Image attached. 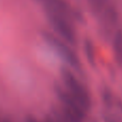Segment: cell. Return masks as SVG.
<instances>
[{
	"label": "cell",
	"instance_id": "277c9868",
	"mask_svg": "<svg viewBox=\"0 0 122 122\" xmlns=\"http://www.w3.org/2000/svg\"><path fill=\"white\" fill-rule=\"evenodd\" d=\"M46 15H47L49 24L54 28V30L57 32L58 36L64 42L69 43L71 45H75L76 36H75L73 27L70 24L69 19L61 16V15L56 14V13L49 12V11H46Z\"/></svg>",
	"mask_w": 122,
	"mask_h": 122
},
{
	"label": "cell",
	"instance_id": "8992f818",
	"mask_svg": "<svg viewBox=\"0 0 122 122\" xmlns=\"http://www.w3.org/2000/svg\"><path fill=\"white\" fill-rule=\"evenodd\" d=\"M115 54L119 62H122V34L119 33L115 39Z\"/></svg>",
	"mask_w": 122,
	"mask_h": 122
},
{
	"label": "cell",
	"instance_id": "ba28073f",
	"mask_svg": "<svg viewBox=\"0 0 122 122\" xmlns=\"http://www.w3.org/2000/svg\"><path fill=\"white\" fill-rule=\"evenodd\" d=\"M27 122H38V121H36V119H33V118H29V119L27 120Z\"/></svg>",
	"mask_w": 122,
	"mask_h": 122
},
{
	"label": "cell",
	"instance_id": "3957f363",
	"mask_svg": "<svg viewBox=\"0 0 122 122\" xmlns=\"http://www.w3.org/2000/svg\"><path fill=\"white\" fill-rule=\"evenodd\" d=\"M43 38L45 39L48 45L62 58L64 61H66L74 69H80V63L77 55L73 51V49L66 44V42L59 39L58 36H55L51 33H43Z\"/></svg>",
	"mask_w": 122,
	"mask_h": 122
},
{
	"label": "cell",
	"instance_id": "7a4b0ae2",
	"mask_svg": "<svg viewBox=\"0 0 122 122\" xmlns=\"http://www.w3.org/2000/svg\"><path fill=\"white\" fill-rule=\"evenodd\" d=\"M57 97L60 102V112L71 122H82L86 116V112L79 104L66 92L63 88L56 87Z\"/></svg>",
	"mask_w": 122,
	"mask_h": 122
},
{
	"label": "cell",
	"instance_id": "52a82bcc",
	"mask_svg": "<svg viewBox=\"0 0 122 122\" xmlns=\"http://www.w3.org/2000/svg\"><path fill=\"white\" fill-rule=\"evenodd\" d=\"M91 3L93 4V6L99 8V9H101L102 5H103V1L102 0H91Z\"/></svg>",
	"mask_w": 122,
	"mask_h": 122
},
{
	"label": "cell",
	"instance_id": "6da1fadb",
	"mask_svg": "<svg viewBox=\"0 0 122 122\" xmlns=\"http://www.w3.org/2000/svg\"><path fill=\"white\" fill-rule=\"evenodd\" d=\"M61 77L64 84V90L79 104V106L85 112H88L91 106V100L88 90L85 88V86L69 70L63 69L61 71Z\"/></svg>",
	"mask_w": 122,
	"mask_h": 122
},
{
	"label": "cell",
	"instance_id": "5b68a950",
	"mask_svg": "<svg viewBox=\"0 0 122 122\" xmlns=\"http://www.w3.org/2000/svg\"><path fill=\"white\" fill-rule=\"evenodd\" d=\"M40 1L45 6L46 11L56 13V14L61 15L67 19H70L69 17L74 16V11L63 0H40Z\"/></svg>",
	"mask_w": 122,
	"mask_h": 122
}]
</instances>
